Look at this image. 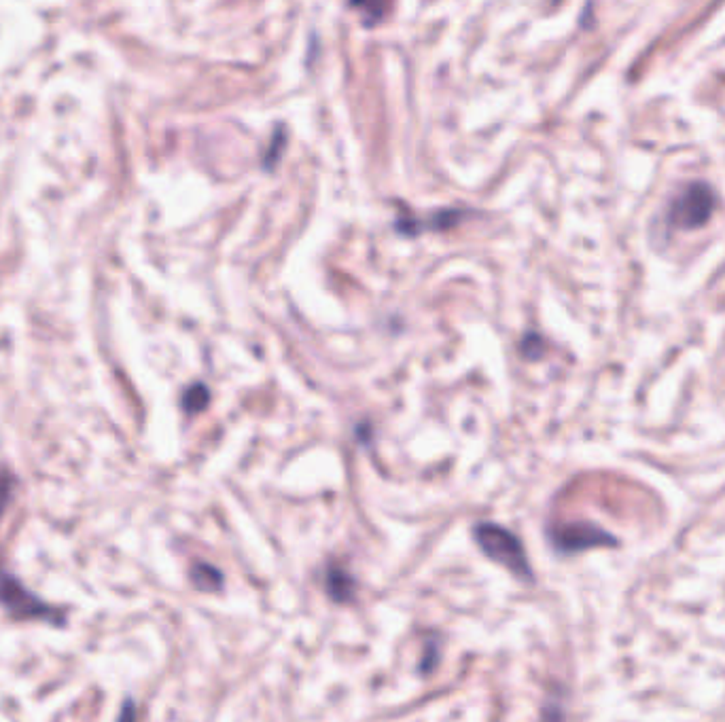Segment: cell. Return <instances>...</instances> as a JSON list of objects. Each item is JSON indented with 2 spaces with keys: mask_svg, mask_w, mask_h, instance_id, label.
Segmentation results:
<instances>
[{
  "mask_svg": "<svg viewBox=\"0 0 725 722\" xmlns=\"http://www.w3.org/2000/svg\"><path fill=\"white\" fill-rule=\"evenodd\" d=\"M474 538L475 543L480 545V549L484 551L485 557H490L492 561H496V564L505 566L511 574H516V577H520L524 580H532L527 551H524V545L520 543V538H517L516 534L505 530L503 526L484 521V524H477L474 527Z\"/></svg>",
  "mask_w": 725,
  "mask_h": 722,
  "instance_id": "cell-1",
  "label": "cell"
},
{
  "mask_svg": "<svg viewBox=\"0 0 725 722\" xmlns=\"http://www.w3.org/2000/svg\"><path fill=\"white\" fill-rule=\"evenodd\" d=\"M717 206V193L707 183H694L673 199L668 208V225L677 231L700 229L710 220Z\"/></svg>",
  "mask_w": 725,
  "mask_h": 722,
  "instance_id": "cell-2",
  "label": "cell"
},
{
  "mask_svg": "<svg viewBox=\"0 0 725 722\" xmlns=\"http://www.w3.org/2000/svg\"><path fill=\"white\" fill-rule=\"evenodd\" d=\"M607 536L609 534L596 530L594 526L577 524V526H564V527H560V530H556L551 540H554L556 549L573 553V551L588 549V547L609 543Z\"/></svg>",
  "mask_w": 725,
  "mask_h": 722,
  "instance_id": "cell-3",
  "label": "cell"
},
{
  "mask_svg": "<svg viewBox=\"0 0 725 722\" xmlns=\"http://www.w3.org/2000/svg\"><path fill=\"white\" fill-rule=\"evenodd\" d=\"M0 601L9 606L16 614H26V617H37V614H49L48 606H43L35 595L22 589V585L16 579L6 577L0 572Z\"/></svg>",
  "mask_w": 725,
  "mask_h": 722,
  "instance_id": "cell-4",
  "label": "cell"
},
{
  "mask_svg": "<svg viewBox=\"0 0 725 722\" xmlns=\"http://www.w3.org/2000/svg\"><path fill=\"white\" fill-rule=\"evenodd\" d=\"M325 585H327V593L331 595V600L336 601H350L355 598L357 591V580L350 577L348 570L339 566H331L327 570V579H325Z\"/></svg>",
  "mask_w": 725,
  "mask_h": 722,
  "instance_id": "cell-5",
  "label": "cell"
},
{
  "mask_svg": "<svg viewBox=\"0 0 725 722\" xmlns=\"http://www.w3.org/2000/svg\"><path fill=\"white\" fill-rule=\"evenodd\" d=\"M191 580L199 591H219L225 583L223 574L210 564H196L191 570Z\"/></svg>",
  "mask_w": 725,
  "mask_h": 722,
  "instance_id": "cell-6",
  "label": "cell"
},
{
  "mask_svg": "<svg viewBox=\"0 0 725 722\" xmlns=\"http://www.w3.org/2000/svg\"><path fill=\"white\" fill-rule=\"evenodd\" d=\"M390 0H350L352 9L361 11L365 24L374 26L380 24L382 17L387 16Z\"/></svg>",
  "mask_w": 725,
  "mask_h": 722,
  "instance_id": "cell-7",
  "label": "cell"
},
{
  "mask_svg": "<svg viewBox=\"0 0 725 722\" xmlns=\"http://www.w3.org/2000/svg\"><path fill=\"white\" fill-rule=\"evenodd\" d=\"M208 400H210V390L204 384L197 382V384H194L191 388H187V390H185V394H183V409L194 416V413L204 411L206 407H208Z\"/></svg>",
  "mask_w": 725,
  "mask_h": 722,
  "instance_id": "cell-8",
  "label": "cell"
},
{
  "mask_svg": "<svg viewBox=\"0 0 725 722\" xmlns=\"http://www.w3.org/2000/svg\"><path fill=\"white\" fill-rule=\"evenodd\" d=\"M543 350V339L538 337V335H535V333H530V335H527L524 337V341H522V354L527 358H538L541 356V352Z\"/></svg>",
  "mask_w": 725,
  "mask_h": 722,
  "instance_id": "cell-9",
  "label": "cell"
}]
</instances>
